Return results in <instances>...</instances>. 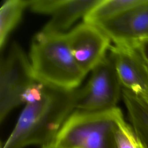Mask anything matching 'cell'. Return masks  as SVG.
Masks as SVG:
<instances>
[{"label": "cell", "mask_w": 148, "mask_h": 148, "mask_svg": "<svg viewBox=\"0 0 148 148\" xmlns=\"http://www.w3.org/2000/svg\"><path fill=\"white\" fill-rule=\"evenodd\" d=\"M76 89L65 90L38 82L28 91L25 106L1 148L52 145L75 110Z\"/></svg>", "instance_id": "cell-1"}, {"label": "cell", "mask_w": 148, "mask_h": 148, "mask_svg": "<svg viewBox=\"0 0 148 148\" xmlns=\"http://www.w3.org/2000/svg\"><path fill=\"white\" fill-rule=\"evenodd\" d=\"M29 59L38 82L60 89H77L87 75L73 57L66 33L38 32L32 40Z\"/></svg>", "instance_id": "cell-2"}, {"label": "cell", "mask_w": 148, "mask_h": 148, "mask_svg": "<svg viewBox=\"0 0 148 148\" xmlns=\"http://www.w3.org/2000/svg\"><path fill=\"white\" fill-rule=\"evenodd\" d=\"M121 113L117 107L101 112L75 109L52 145L54 148H110L112 135Z\"/></svg>", "instance_id": "cell-3"}, {"label": "cell", "mask_w": 148, "mask_h": 148, "mask_svg": "<svg viewBox=\"0 0 148 148\" xmlns=\"http://www.w3.org/2000/svg\"><path fill=\"white\" fill-rule=\"evenodd\" d=\"M36 80L29 58L22 47L13 42L0 65V121L16 107L25 103V98Z\"/></svg>", "instance_id": "cell-4"}, {"label": "cell", "mask_w": 148, "mask_h": 148, "mask_svg": "<svg viewBox=\"0 0 148 148\" xmlns=\"http://www.w3.org/2000/svg\"><path fill=\"white\" fill-rule=\"evenodd\" d=\"M91 72L87 83L76 89L75 109L101 112L117 108L123 87L109 53Z\"/></svg>", "instance_id": "cell-5"}, {"label": "cell", "mask_w": 148, "mask_h": 148, "mask_svg": "<svg viewBox=\"0 0 148 148\" xmlns=\"http://www.w3.org/2000/svg\"><path fill=\"white\" fill-rule=\"evenodd\" d=\"M73 57L87 74L108 54L111 40L98 26L83 22L66 33Z\"/></svg>", "instance_id": "cell-6"}, {"label": "cell", "mask_w": 148, "mask_h": 148, "mask_svg": "<svg viewBox=\"0 0 148 148\" xmlns=\"http://www.w3.org/2000/svg\"><path fill=\"white\" fill-rule=\"evenodd\" d=\"M101 0H28L33 12L50 16L41 31L65 34L75 22L85 16Z\"/></svg>", "instance_id": "cell-7"}, {"label": "cell", "mask_w": 148, "mask_h": 148, "mask_svg": "<svg viewBox=\"0 0 148 148\" xmlns=\"http://www.w3.org/2000/svg\"><path fill=\"white\" fill-rule=\"evenodd\" d=\"M97 26L113 45H136L148 39V0Z\"/></svg>", "instance_id": "cell-8"}, {"label": "cell", "mask_w": 148, "mask_h": 148, "mask_svg": "<svg viewBox=\"0 0 148 148\" xmlns=\"http://www.w3.org/2000/svg\"><path fill=\"white\" fill-rule=\"evenodd\" d=\"M108 53L114 62L123 88L142 98L148 96L147 65L137 47L113 44Z\"/></svg>", "instance_id": "cell-9"}, {"label": "cell", "mask_w": 148, "mask_h": 148, "mask_svg": "<svg viewBox=\"0 0 148 148\" xmlns=\"http://www.w3.org/2000/svg\"><path fill=\"white\" fill-rule=\"evenodd\" d=\"M121 96L132 127L148 148V103L140 96L124 88Z\"/></svg>", "instance_id": "cell-10"}, {"label": "cell", "mask_w": 148, "mask_h": 148, "mask_svg": "<svg viewBox=\"0 0 148 148\" xmlns=\"http://www.w3.org/2000/svg\"><path fill=\"white\" fill-rule=\"evenodd\" d=\"M145 0H101L83 18L84 22L98 25L112 19Z\"/></svg>", "instance_id": "cell-11"}, {"label": "cell", "mask_w": 148, "mask_h": 148, "mask_svg": "<svg viewBox=\"0 0 148 148\" xmlns=\"http://www.w3.org/2000/svg\"><path fill=\"white\" fill-rule=\"evenodd\" d=\"M28 7V0H7L0 9V47L5 46L9 34L18 25L24 10Z\"/></svg>", "instance_id": "cell-12"}, {"label": "cell", "mask_w": 148, "mask_h": 148, "mask_svg": "<svg viewBox=\"0 0 148 148\" xmlns=\"http://www.w3.org/2000/svg\"><path fill=\"white\" fill-rule=\"evenodd\" d=\"M110 148H146L132 126L125 121L122 113L117 119Z\"/></svg>", "instance_id": "cell-13"}, {"label": "cell", "mask_w": 148, "mask_h": 148, "mask_svg": "<svg viewBox=\"0 0 148 148\" xmlns=\"http://www.w3.org/2000/svg\"><path fill=\"white\" fill-rule=\"evenodd\" d=\"M135 46L137 47L145 62L148 65V39L140 41Z\"/></svg>", "instance_id": "cell-14"}, {"label": "cell", "mask_w": 148, "mask_h": 148, "mask_svg": "<svg viewBox=\"0 0 148 148\" xmlns=\"http://www.w3.org/2000/svg\"><path fill=\"white\" fill-rule=\"evenodd\" d=\"M40 148H54V147L53 145H49V146H45V147H40Z\"/></svg>", "instance_id": "cell-15"}, {"label": "cell", "mask_w": 148, "mask_h": 148, "mask_svg": "<svg viewBox=\"0 0 148 148\" xmlns=\"http://www.w3.org/2000/svg\"><path fill=\"white\" fill-rule=\"evenodd\" d=\"M147 72H148V65H147ZM146 101V102L148 103V96H147V97H145V98H143Z\"/></svg>", "instance_id": "cell-16"}]
</instances>
